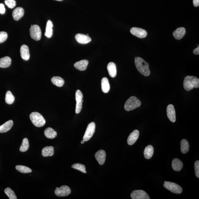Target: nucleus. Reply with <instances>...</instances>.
I'll return each instance as SVG.
<instances>
[{
  "instance_id": "41",
  "label": "nucleus",
  "mask_w": 199,
  "mask_h": 199,
  "mask_svg": "<svg viewBox=\"0 0 199 199\" xmlns=\"http://www.w3.org/2000/svg\"><path fill=\"white\" fill-rule=\"evenodd\" d=\"M193 53L194 54L196 55H198L199 54V46H198L193 51Z\"/></svg>"
},
{
  "instance_id": "32",
  "label": "nucleus",
  "mask_w": 199,
  "mask_h": 199,
  "mask_svg": "<svg viewBox=\"0 0 199 199\" xmlns=\"http://www.w3.org/2000/svg\"><path fill=\"white\" fill-rule=\"evenodd\" d=\"M16 169L20 172L23 173H29L32 172V170L30 168L26 166H22V165L16 166Z\"/></svg>"
},
{
  "instance_id": "43",
  "label": "nucleus",
  "mask_w": 199,
  "mask_h": 199,
  "mask_svg": "<svg viewBox=\"0 0 199 199\" xmlns=\"http://www.w3.org/2000/svg\"><path fill=\"white\" fill-rule=\"evenodd\" d=\"M56 1H63V0H56Z\"/></svg>"
},
{
  "instance_id": "26",
  "label": "nucleus",
  "mask_w": 199,
  "mask_h": 199,
  "mask_svg": "<svg viewBox=\"0 0 199 199\" xmlns=\"http://www.w3.org/2000/svg\"><path fill=\"white\" fill-rule=\"evenodd\" d=\"M53 27L51 21L49 20L46 23L45 35L46 37L50 38L51 37L53 34L52 28Z\"/></svg>"
},
{
  "instance_id": "40",
  "label": "nucleus",
  "mask_w": 199,
  "mask_h": 199,
  "mask_svg": "<svg viewBox=\"0 0 199 199\" xmlns=\"http://www.w3.org/2000/svg\"><path fill=\"white\" fill-rule=\"evenodd\" d=\"M193 3L195 7H198L199 5V0H193Z\"/></svg>"
},
{
  "instance_id": "16",
  "label": "nucleus",
  "mask_w": 199,
  "mask_h": 199,
  "mask_svg": "<svg viewBox=\"0 0 199 199\" xmlns=\"http://www.w3.org/2000/svg\"><path fill=\"white\" fill-rule=\"evenodd\" d=\"M24 10L22 8L18 7L12 13V16L15 20L18 21L24 16Z\"/></svg>"
},
{
  "instance_id": "1",
  "label": "nucleus",
  "mask_w": 199,
  "mask_h": 199,
  "mask_svg": "<svg viewBox=\"0 0 199 199\" xmlns=\"http://www.w3.org/2000/svg\"><path fill=\"white\" fill-rule=\"evenodd\" d=\"M135 63L137 70L141 74L145 77L150 75L149 64L141 57H137L135 58Z\"/></svg>"
},
{
  "instance_id": "42",
  "label": "nucleus",
  "mask_w": 199,
  "mask_h": 199,
  "mask_svg": "<svg viewBox=\"0 0 199 199\" xmlns=\"http://www.w3.org/2000/svg\"><path fill=\"white\" fill-rule=\"evenodd\" d=\"M84 142H84L83 140L81 142V143L82 144H83Z\"/></svg>"
},
{
  "instance_id": "17",
  "label": "nucleus",
  "mask_w": 199,
  "mask_h": 199,
  "mask_svg": "<svg viewBox=\"0 0 199 199\" xmlns=\"http://www.w3.org/2000/svg\"><path fill=\"white\" fill-rule=\"evenodd\" d=\"M20 52L21 57L23 60L28 61L30 57L28 46L26 45H23L20 48Z\"/></svg>"
},
{
  "instance_id": "9",
  "label": "nucleus",
  "mask_w": 199,
  "mask_h": 199,
  "mask_svg": "<svg viewBox=\"0 0 199 199\" xmlns=\"http://www.w3.org/2000/svg\"><path fill=\"white\" fill-rule=\"evenodd\" d=\"M70 188L67 186H63L60 188L56 187L55 193L58 196H66L71 193Z\"/></svg>"
},
{
  "instance_id": "33",
  "label": "nucleus",
  "mask_w": 199,
  "mask_h": 199,
  "mask_svg": "<svg viewBox=\"0 0 199 199\" xmlns=\"http://www.w3.org/2000/svg\"><path fill=\"white\" fill-rule=\"evenodd\" d=\"M29 144L28 139L25 138L23 139L22 145L20 146V151L22 152H26L28 150Z\"/></svg>"
},
{
  "instance_id": "28",
  "label": "nucleus",
  "mask_w": 199,
  "mask_h": 199,
  "mask_svg": "<svg viewBox=\"0 0 199 199\" xmlns=\"http://www.w3.org/2000/svg\"><path fill=\"white\" fill-rule=\"evenodd\" d=\"M44 134L47 138L49 139H54L57 136V132L52 128L49 127L44 131Z\"/></svg>"
},
{
  "instance_id": "12",
  "label": "nucleus",
  "mask_w": 199,
  "mask_h": 199,
  "mask_svg": "<svg viewBox=\"0 0 199 199\" xmlns=\"http://www.w3.org/2000/svg\"><path fill=\"white\" fill-rule=\"evenodd\" d=\"M167 116L171 122H175L176 121V114L174 107L172 105H169L167 108Z\"/></svg>"
},
{
  "instance_id": "4",
  "label": "nucleus",
  "mask_w": 199,
  "mask_h": 199,
  "mask_svg": "<svg viewBox=\"0 0 199 199\" xmlns=\"http://www.w3.org/2000/svg\"><path fill=\"white\" fill-rule=\"evenodd\" d=\"M30 120L33 124L38 127L43 126L46 124V121L41 114L37 112H33L30 116Z\"/></svg>"
},
{
  "instance_id": "2",
  "label": "nucleus",
  "mask_w": 199,
  "mask_h": 199,
  "mask_svg": "<svg viewBox=\"0 0 199 199\" xmlns=\"http://www.w3.org/2000/svg\"><path fill=\"white\" fill-rule=\"evenodd\" d=\"M184 88L186 90L189 91L194 88H197L199 87V79L192 76H187L184 79Z\"/></svg>"
},
{
  "instance_id": "29",
  "label": "nucleus",
  "mask_w": 199,
  "mask_h": 199,
  "mask_svg": "<svg viewBox=\"0 0 199 199\" xmlns=\"http://www.w3.org/2000/svg\"><path fill=\"white\" fill-rule=\"evenodd\" d=\"M52 83L58 87H61L65 83L64 80L62 78L59 77H54L51 79Z\"/></svg>"
},
{
  "instance_id": "27",
  "label": "nucleus",
  "mask_w": 199,
  "mask_h": 199,
  "mask_svg": "<svg viewBox=\"0 0 199 199\" xmlns=\"http://www.w3.org/2000/svg\"><path fill=\"white\" fill-rule=\"evenodd\" d=\"M54 154V147L50 146L46 147L43 148L42 151V156L44 157L48 156H52Z\"/></svg>"
},
{
  "instance_id": "38",
  "label": "nucleus",
  "mask_w": 199,
  "mask_h": 199,
  "mask_svg": "<svg viewBox=\"0 0 199 199\" xmlns=\"http://www.w3.org/2000/svg\"><path fill=\"white\" fill-rule=\"evenodd\" d=\"M195 171L196 175L197 177L199 178V160L196 161L194 164Z\"/></svg>"
},
{
  "instance_id": "25",
  "label": "nucleus",
  "mask_w": 199,
  "mask_h": 199,
  "mask_svg": "<svg viewBox=\"0 0 199 199\" xmlns=\"http://www.w3.org/2000/svg\"><path fill=\"white\" fill-rule=\"evenodd\" d=\"M154 153V148L153 146L149 145L147 146L144 151V155L146 159H149L153 156Z\"/></svg>"
},
{
  "instance_id": "39",
  "label": "nucleus",
  "mask_w": 199,
  "mask_h": 199,
  "mask_svg": "<svg viewBox=\"0 0 199 199\" xmlns=\"http://www.w3.org/2000/svg\"><path fill=\"white\" fill-rule=\"evenodd\" d=\"M5 6L3 3L0 4V13L3 14L5 13Z\"/></svg>"
},
{
  "instance_id": "6",
  "label": "nucleus",
  "mask_w": 199,
  "mask_h": 199,
  "mask_svg": "<svg viewBox=\"0 0 199 199\" xmlns=\"http://www.w3.org/2000/svg\"><path fill=\"white\" fill-rule=\"evenodd\" d=\"M30 31L31 37L33 39L36 41H39L41 39L42 35L41 31L38 25H31Z\"/></svg>"
},
{
  "instance_id": "18",
  "label": "nucleus",
  "mask_w": 199,
  "mask_h": 199,
  "mask_svg": "<svg viewBox=\"0 0 199 199\" xmlns=\"http://www.w3.org/2000/svg\"><path fill=\"white\" fill-rule=\"evenodd\" d=\"M186 30L184 27H181L177 28L174 31L173 35L175 39L177 40H180L185 35Z\"/></svg>"
},
{
  "instance_id": "15",
  "label": "nucleus",
  "mask_w": 199,
  "mask_h": 199,
  "mask_svg": "<svg viewBox=\"0 0 199 199\" xmlns=\"http://www.w3.org/2000/svg\"><path fill=\"white\" fill-rule=\"evenodd\" d=\"M95 157L99 164L102 165L105 164L106 159V153L105 151L99 150L95 154Z\"/></svg>"
},
{
  "instance_id": "34",
  "label": "nucleus",
  "mask_w": 199,
  "mask_h": 199,
  "mask_svg": "<svg viewBox=\"0 0 199 199\" xmlns=\"http://www.w3.org/2000/svg\"><path fill=\"white\" fill-rule=\"evenodd\" d=\"M72 168L81 171V172L82 173H86V167L83 164H74L72 165Z\"/></svg>"
},
{
  "instance_id": "20",
  "label": "nucleus",
  "mask_w": 199,
  "mask_h": 199,
  "mask_svg": "<svg viewBox=\"0 0 199 199\" xmlns=\"http://www.w3.org/2000/svg\"><path fill=\"white\" fill-rule=\"evenodd\" d=\"M13 122L12 120L8 121L0 126V133H3L7 132L11 129L13 126Z\"/></svg>"
},
{
  "instance_id": "36",
  "label": "nucleus",
  "mask_w": 199,
  "mask_h": 199,
  "mask_svg": "<svg viewBox=\"0 0 199 199\" xmlns=\"http://www.w3.org/2000/svg\"><path fill=\"white\" fill-rule=\"evenodd\" d=\"M5 3L8 8L13 9L15 7L16 2L15 0H5Z\"/></svg>"
},
{
  "instance_id": "24",
  "label": "nucleus",
  "mask_w": 199,
  "mask_h": 199,
  "mask_svg": "<svg viewBox=\"0 0 199 199\" xmlns=\"http://www.w3.org/2000/svg\"><path fill=\"white\" fill-rule=\"evenodd\" d=\"M101 89L103 92L107 94L109 92L110 89V85L108 79L107 78H103L101 80Z\"/></svg>"
},
{
  "instance_id": "7",
  "label": "nucleus",
  "mask_w": 199,
  "mask_h": 199,
  "mask_svg": "<svg viewBox=\"0 0 199 199\" xmlns=\"http://www.w3.org/2000/svg\"><path fill=\"white\" fill-rule=\"evenodd\" d=\"M95 129L96 125L94 122H91L88 125L83 137V140L84 142L88 141L92 138L94 134Z\"/></svg>"
},
{
  "instance_id": "31",
  "label": "nucleus",
  "mask_w": 199,
  "mask_h": 199,
  "mask_svg": "<svg viewBox=\"0 0 199 199\" xmlns=\"http://www.w3.org/2000/svg\"><path fill=\"white\" fill-rule=\"evenodd\" d=\"M14 97L11 92L9 91L6 92L5 95V101L8 105H11L13 103L14 101Z\"/></svg>"
},
{
  "instance_id": "21",
  "label": "nucleus",
  "mask_w": 199,
  "mask_h": 199,
  "mask_svg": "<svg viewBox=\"0 0 199 199\" xmlns=\"http://www.w3.org/2000/svg\"><path fill=\"white\" fill-rule=\"evenodd\" d=\"M107 70L109 75L112 78H114L117 75V68L115 63L110 62L107 65Z\"/></svg>"
},
{
  "instance_id": "5",
  "label": "nucleus",
  "mask_w": 199,
  "mask_h": 199,
  "mask_svg": "<svg viewBox=\"0 0 199 199\" xmlns=\"http://www.w3.org/2000/svg\"><path fill=\"white\" fill-rule=\"evenodd\" d=\"M164 187L173 193L180 194L183 191L182 188L177 184L169 181H165Z\"/></svg>"
},
{
  "instance_id": "23",
  "label": "nucleus",
  "mask_w": 199,
  "mask_h": 199,
  "mask_svg": "<svg viewBox=\"0 0 199 199\" xmlns=\"http://www.w3.org/2000/svg\"><path fill=\"white\" fill-rule=\"evenodd\" d=\"M11 59L9 56H5L0 59V67L6 68L11 65Z\"/></svg>"
},
{
  "instance_id": "35",
  "label": "nucleus",
  "mask_w": 199,
  "mask_h": 199,
  "mask_svg": "<svg viewBox=\"0 0 199 199\" xmlns=\"http://www.w3.org/2000/svg\"><path fill=\"white\" fill-rule=\"evenodd\" d=\"M5 192L10 199H17L14 192L10 188H6L5 190Z\"/></svg>"
},
{
  "instance_id": "14",
  "label": "nucleus",
  "mask_w": 199,
  "mask_h": 199,
  "mask_svg": "<svg viewBox=\"0 0 199 199\" xmlns=\"http://www.w3.org/2000/svg\"><path fill=\"white\" fill-rule=\"evenodd\" d=\"M139 132L137 130H135L131 133L127 139V143L130 145H132L136 142L138 139Z\"/></svg>"
},
{
  "instance_id": "11",
  "label": "nucleus",
  "mask_w": 199,
  "mask_h": 199,
  "mask_svg": "<svg viewBox=\"0 0 199 199\" xmlns=\"http://www.w3.org/2000/svg\"><path fill=\"white\" fill-rule=\"evenodd\" d=\"M130 32L132 35L141 39L146 37L147 35V31L145 30L137 27H132Z\"/></svg>"
},
{
  "instance_id": "13",
  "label": "nucleus",
  "mask_w": 199,
  "mask_h": 199,
  "mask_svg": "<svg viewBox=\"0 0 199 199\" xmlns=\"http://www.w3.org/2000/svg\"><path fill=\"white\" fill-rule=\"evenodd\" d=\"M75 39L78 43L84 44H88L91 41L92 39L88 35L78 34L75 35Z\"/></svg>"
},
{
  "instance_id": "22",
  "label": "nucleus",
  "mask_w": 199,
  "mask_h": 199,
  "mask_svg": "<svg viewBox=\"0 0 199 199\" xmlns=\"http://www.w3.org/2000/svg\"><path fill=\"white\" fill-rule=\"evenodd\" d=\"M183 163L178 159L175 158L172 161V167L175 171H180L183 167Z\"/></svg>"
},
{
  "instance_id": "30",
  "label": "nucleus",
  "mask_w": 199,
  "mask_h": 199,
  "mask_svg": "<svg viewBox=\"0 0 199 199\" xmlns=\"http://www.w3.org/2000/svg\"><path fill=\"white\" fill-rule=\"evenodd\" d=\"M180 145L182 153L185 154L187 153L189 150V145L187 140L185 139L182 140Z\"/></svg>"
},
{
  "instance_id": "37",
  "label": "nucleus",
  "mask_w": 199,
  "mask_h": 199,
  "mask_svg": "<svg viewBox=\"0 0 199 199\" xmlns=\"http://www.w3.org/2000/svg\"><path fill=\"white\" fill-rule=\"evenodd\" d=\"M8 35L5 31L0 32V43H3L7 39Z\"/></svg>"
},
{
  "instance_id": "19",
  "label": "nucleus",
  "mask_w": 199,
  "mask_h": 199,
  "mask_svg": "<svg viewBox=\"0 0 199 199\" xmlns=\"http://www.w3.org/2000/svg\"><path fill=\"white\" fill-rule=\"evenodd\" d=\"M89 62L87 60H82L77 62L74 64V67L80 71L85 70L88 65Z\"/></svg>"
},
{
  "instance_id": "3",
  "label": "nucleus",
  "mask_w": 199,
  "mask_h": 199,
  "mask_svg": "<svg viewBox=\"0 0 199 199\" xmlns=\"http://www.w3.org/2000/svg\"><path fill=\"white\" fill-rule=\"evenodd\" d=\"M141 105V101L138 98L135 96H131L126 101L124 109L126 111H130L137 109Z\"/></svg>"
},
{
  "instance_id": "8",
  "label": "nucleus",
  "mask_w": 199,
  "mask_h": 199,
  "mask_svg": "<svg viewBox=\"0 0 199 199\" xmlns=\"http://www.w3.org/2000/svg\"><path fill=\"white\" fill-rule=\"evenodd\" d=\"M76 104L75 112L77 114H79L81 111L82 107V103L83 100V95L82 92L79 90H78L76 92Z\"/></svg>"
},
{
  "instance_id": "10",
  "label": "nucleus",
  "mask_w": 199,
  "mask_h": 199,
  "mask_svg": "<svg viewBox=\"0 0 199 199\" xmlns=\"http://www.w3.org/2000/svg\"><path fill=\"white\" fill-rule=\"evenodd\" d=\"M132 199H149L150 197L147 192L142 190L134 191L131 194Z\"/></svg>"
}]
</instances>
